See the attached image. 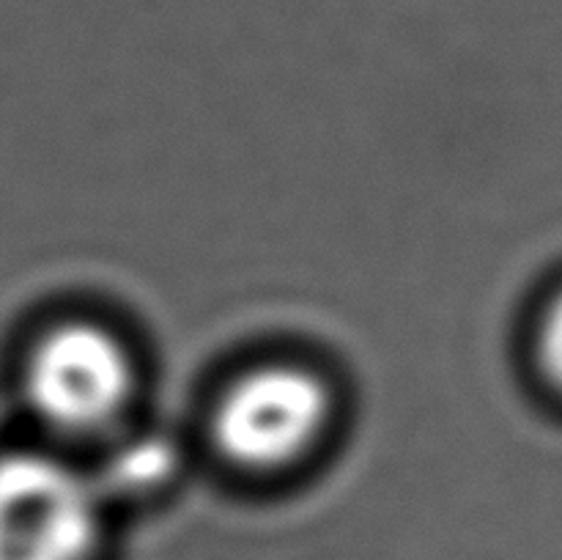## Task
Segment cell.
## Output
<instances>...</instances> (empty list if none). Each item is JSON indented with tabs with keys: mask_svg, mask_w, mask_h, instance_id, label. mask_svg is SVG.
Segmentation results:
<instances>
[{
	"mask_svg": "<svg viewBox=\"0 0 562 560\" xmlns=\"http://www.w3.org/2000/svg\"><path fill=\"white\" fill-rule=\"evenodd\" d=\"M99 483L64 456L0 453V560H97Z\"/></svg>",
	"mask_w": 562,
	"mask_h": 560,
	"instance_id": "1",
	"label": "cell"
},
{
	"mask_svg": "<svg viewBox=\"0 0 562 560\" xmlns=\"http://www.w3.org/2000/svg\"><path fill=\"white\" fill-rule=\"evenodd\" d=\"M132 390L130 351L102 324H58L27 355V404L38 421L66 437H93L113 428L130 406Z\"/></svg>",
	"mask_w": 562,
	"mask_h": 560,
	"instance_id": "2",
	"label": "cell"
},
{
	"mask_svg": "<svg viewBox=\"0 0 562 560\" xmlns=\"http://www.w3.org/2000/svg\"><path fill=\"white\" fill-rule=\"evenodd\" d=\"M327 421V384L307 368L272 362L252 368L225 390L212 432L231 461L274 470L307 453Z\"/></svg>",
	"mask_w": 562,
	"mask_h": 560,
	"instance_id": "3",
	"label": "cell"
},
{
	"mask_svg": "<svg viewBox=\"0 0 562 560\" xmlns=\"http://www.w3.org/2000/svg\"><path fill=\"white\" fill-rule=\"evenodd\" d=\"M536 360L543 379L562 395V289L549 300L538 318Z\"/></svg>",
	"mask_w": 562,
	"mask_h": 560,
	"instance_id": "4",
	"label": "cell"
}]
</instances>
